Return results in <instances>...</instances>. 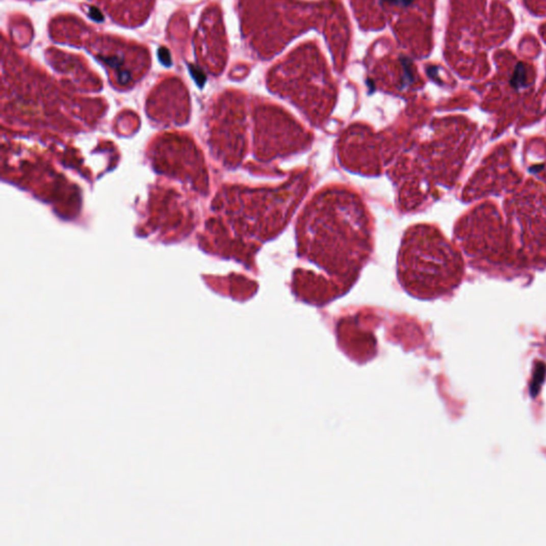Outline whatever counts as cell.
<instances>
[{
  "instance_id": "obj_6",
  "label": "cell",
  "mask_w": 546,
  "mask_h": 546,
  "mask_svg": "<svg viewBox=\"0 0 546 546\" xmlns=\"http://www.w3.org/2000/svg\"><path fill=\"white\" fill-rule=\"evenodd\" d=\"M385 2H387L391 5H395V6L406 7V6L411 5L414 2V0H385Z\"/></svg>"
},
{
  "instance_id": "obj_5",
  "label": "cell",
  "mask_w": 546,
  "mask_h": 546,
  "mask_svg": "<svg viewBox=\"0 0 546 546\" xmlns=\"http://www.w3.org/2000/svg\"><path fill=\"white\" fill-rule=\"evenodd\" d=\"M190 72H191L192 76L194 77V79L197 81V83H199V85L202 86L203 83L205 81V77H204V75L202 74V72H201L200 74H197V73H199V69L195 68V67H192V66H191V68H190Z\"/></svg>"
},
{
  "instance_id": "obj_2",
  "label": "cell",
  "mask_w": 546,
  "mask_h": 546,
  "mask_svg": "<svg viewBox=\"0 0 546 546\" xmlns=\"http://www.w3.org/2000/svg\"><path fill=\"white\" fill-rule=\"evenodd\" d=\"M450 250L429 229L416 228L404 239L400 254L403 285L415 296H432L449 275Z\"/></svg>"
},
{
  "instance_id": "obj_3",
  "label": "cell",
  "mask_w": 546,
  "mask_h": 546,
  "mask_svg": "<svg viewBox=\"0 0 546 546\" xmlns=\"http://www.w3.org/2000/svg\"><path fill=\"white\" fill-rule=\"evenodd\" d=\"M545 373H546V368H545V365L543 363H538L536 368H534V373H533V377H532V381H531V384H530V395L532 397H536L537 395L539 394L540 392V388L543 384L544 382V379H545Z\"/></svg>"
},
{
  "instance_id": "obj_1",
  "label": "cell",
  "mask_w": 546,
  "mask_h": 546,
  "mask_svg": "<svg viewBox=\"0 0 546 546\" xmlns=\"http://www.w3.org/2000/svg\"><path fill=\"white\" fill-rule=\"evenodd\" d=\"M302 235L314 262L333 273L355 269L368 251L367 220L361 203L349 193L319 196L305 214Z\"/></svg>"
},
{
  "instance_id": "obj_4",
  "label": "cell",
  "mask_w": 546,
  "mask_h": 546,
  "mask_svg": "<svg viewBox=\"0 0 546 546\" xmlns=\"http://www.w3.org/2000/svg\"><path fill=\"white\" fill-rule=\"evenodd\" d=\"M158 55H159L160 61L164 63L166 66H170L171 65V57H170L169 51L166 48H160Z\"/></svg>"
}]
</instances>
